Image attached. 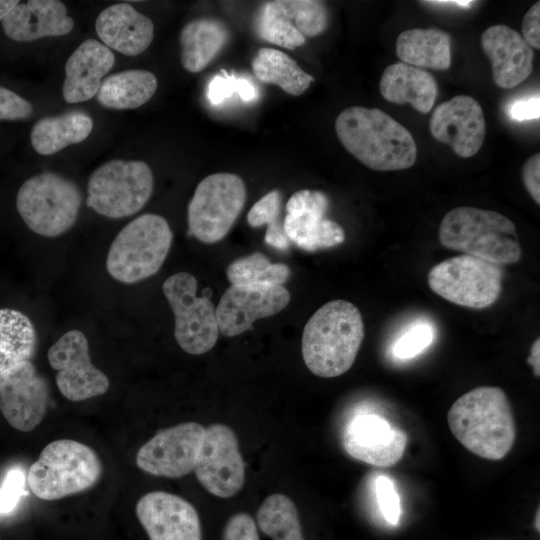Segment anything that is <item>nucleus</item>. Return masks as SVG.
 I'll list each match as a JSON object with an SVG mask.
<instances>
[{"instance_id": "412c9836", "label": "nucleus", "mask_w": 540, "mask_h": 540, "mask_svg": "<svg viewBox=\"0 0 540 540\" xmlns=\"http://www.w3.org/2000/svg\"><path fill=\"white\" fill-rule=\"evenodd\" d=\"M481 46L498 87L512 89L531 75L534 52L516 30L506 25L491 26L482 33Z\"/></svg>"}, {"instance_id": "f3484780", "label": "nucleus", "mask_w": 540, "mask_h": 540, "mask_svg": "<svg viewBox=\"0 0 540 540\" xmlns=\"http://www.w3.org/2000/svg\"><path fill=\"white\" fill-rule=\"evenodd\" d=\"M48 400L47 382L30 361L0 373V411L14 429H35L45 416Z\"/></svg>"}, {"instance_id": "ea45409f", "label": "nucleus", "mask_w": 540, "mask_h": 540, "mask_svg": "<svg viewBox=\"0 0 540 540\" xmlns=\"http://www.w3.org/2000/svg\"><path fill=\"white\" fill-rule=\"evenodd\" d=\"M26 481L22 468L16 466L7 471L0 485V516L11 514L21 498L27 494Z\"/></svg>"}, {"instance_id": "a878e982", "label": "nucleus", "mask_w": 540, "mask_h": 540, "mask_svg": "<svg viewBox=\"0 0 540 540\" xmlns=\"http://www.w3.org/2000/svg\"><path fill=\"white\" fill-rule=\"evenodd\" d=\"M229 37L226 25L217 19L199 18L180 32L181 64L191 73L203 71L220 53Z\"/></svg>"}, {"instance_id": "7ed1b4c3", "label": "nucleus", "mask_w": 540, "mask_h": 540, "mask_svg": "<svg viewBox=\"0 0 540 540\" xmlns=\"http://www.w3.org/2000/svg\"><path fill=\"white\" fill-rule=\"evenodd\" d=\"M363 338L359 309L346 300L329 301L315 311L303 329V360L318 377L340 376L352 367Z\"/></svg>"}, {"instance_id": "f257e3e1", "label": "nucleus", "mask_w": 540, "mask_h": 540, "mask_svg": "<svg viewBox=\"0 0 540 540\" xmlns=\"http://www.w3.org/2000/svg\"><path fill=\"white\" fill-rule=\"evenodd\" d=\"M335 131L344 148L372 170H404L416 161L411 133L379 108H346L335 120Z\"/></svg>"}, {"instance_id": "a211bd4d", "label": "nucleus", "mask_w": 540, "mask_h": 540, "mask_svg": "<svg viewBox=\"0 0 540 540\" xmlns=\"http://www.w3.org/2000/svg\"><path fill=\"white\" fill-rule=\"evenodd\" d=\"M289 301L290 293L283 285H231L216 307L219 333L240 335L256 320L282 311Z\"/></svg>"}, {"instance_id": "cd10ccee", "label": "nucleus", "mask_w": 540, "mask_h": 540, "mask_svg": "<svg viewBox=\"0 0 540 540\" xmlns=\"http://www.w3.org/2000/svg\"><path fill=\"white\" fill-rule=\"evenodd\" d=\"M396 54L402 63L414 67L447 70L451 64L450 36L437 28L408 29L397 38Z\"/></svg>"}, {"instance_id": "f8f14e48", "label": "nucleus", "mask_w": 540, "mask_h": 540, "mask_svg": "<svg viewBox=\"0 0 540 540\" xmlns=\"http://www.w3.org/2000/svg\"><path fill=\"white\" fill-rule=\"evenodd\" d=\"M194 472L204 489L214 496L230 498L242 489L245 464L230 427L212 424L205 428Z\"/></svg>"}, {"instance_id": "4468645a", "label": "nucleus", "mask_w": 540, "mask_h": 540, "mask_svg": "<svg viewBox=\"0 0 540 540\" xmlns=\"http://www.w3.org/2000/svg\"><path fill=\"white\" fill-rule=\"evenodd\" d=\"M204 434L205 428L197 422L163 429L139 448L136 464L154 476H185L194 471Z\"/></svg>"}, {"instance_id": "49530a36", "label": "nucleus", "mask_w": 540, "mask_h": 540, "mask_svg": "<svg viewBox=\"0 0 540 540\" xmlns=\"http://www.w3.org/2000/svg\"><path fill=\"white\" fill-rule=\"evenodd\" d=\"M527 362L532 366L535 376H540V338L532 344Z\"/></svg>"}, {"instance_id": "4be33fe9", "label": "nucleus", "mask_w": 540, "mask_h": 540, "mask_svg": "<svg viewBox=\"0 0 540 540\" xmlns=\"http://www.w3.org/2000/svg\"><path fill=\"white\" fill-rule=\"evenodd\" d=\"M66 6L57 0H29L18 3L1 21L4 33L17 42H31L48 36H62L74 28Z\"/></svg>"}, {"instance_id": "09e8293b", "label": "nucleus", "mask_w": 540, "mask_h": 540, "mask_svg": "<svg viewBox=\"0 0 540 540\" xmlns=\"http://www.w3.org/2000/svg\"><path fill=\"white\" fill-rule=\"evenodd\" d=\"M19 3L18 0H0V21Z\"/></svg>"}, {"instance_id": "5701e85b", "label": "nucleus", "mask_w": 540, "mask_h": 540, "mask_svg": "<svg viewBox=\"0 0 540 540\" xmlns=\"http://www.w3.org/2000/svg\"><path fill=\"white\" fill-rule=\"evenodd\" d=\"M95 29L106 47L127 56L144 52L154 37L152 20L128 3L114 4L100 12Z\"/></svg>"}, {"instance_id": "2f4dec72", "label": "nucleus", "mask_w": 540, "mask_h": 540, "mask_svg": "<svg viewBox=\"0 0 540 540\" xmlns=\"http://www.w3.org/2000/svg\"><path fill=\"white\" fill-rule=\"evenodd\" d=\"M257 527L273 540H304L295 503L286 495H269L256 514Z\"/></svg>"}, {"instance_id": "58836bf2", "label": "nucleus", "mask_w": 540, "mask_h": 540, "mask_svg": "<svg viewBox=\"0 0 540 540\" xmlns=\"http://www.w3.org/2000/svg\"><path fill=\"white\" fill-rule=\"evenodd\" d=\"M380 512L387 523L398 525L401 518V501L391 478L379 475L374 486Z\"/></svg>"}, {"instance_id": "6ab92c4d", "label": "nucleus", "mask_w": 540, "mask_h": 540, "mask_svg": "<svg viewBox=\"0 0 540 540\" xmlns=\"http://www.w3.org/2000/svg\"><path fill=\"white\" fill-rule=\"evenodd\" d=\"M135 513L149 540H202L196 509L178 495L149 492L138 500Z\"/></svg>"}, {"instance_id": "aec40b11", "label": "nucleus", "mask_w": 540, "mask_h": 540, "mask_svg": "<svg viewBox=\"0 0 540 540\" xmlns=\"http://www.w3.org/2000/svg\"><path fill=\"white\" fill-rule=\"evenodd\" d=\"M432 136L449 144L462 158L474 156L482 147L486 121L480 104L467 95H457L439 104L430 118Z\"/></svg>"}, {"instance_id": "1a4fd4ad", "label": "nucleus", "mask_w": 540, "mask_h": 540, "mask_svg": "<svg viewBox=\"0 0 540 540\" xmlns=\"http://www.w3.org/2000/svg\"><path fill=\"white\" fill-rule=\"evenodd\" d=\"M246 195L245 183L236 174L218 172L206 176L188 204L190 234L208 244L223 239L243 210Z\"/></svg>"}, {"instance_id": "2eb2a0df", "label": "nucleus", "mask_w": 540, "mask_h": 540, "mask_svg": "<svg viewBox=\"0 0 540 540\" xmlns=\"http://www.w3.org/2000/svg\"><path fill=\"white\" fill-rule=\"evenodd\" d=\"M329 200L318 190L296 191L286 203L284 232L290 242L306 251L331 248L345 241L343 228L325 218Z\"/></svg>"}, {"instance_id": "39448f33", "label": "nucleus", "mask_w": 540, "mask_h": 540, "mask_svg": "<svg viewBox=\"0 0 540 540\" xmlns=\"http://www.w3.org/2000/svg\"><path fill=\"white\" fill-rule=\"evenodd\" d=\"M102 464L89 446L72 439L47 444L30 466L27 483L32 493L47 501L81 493L94 486Z\"/></svg>"}, {"instance_id": "7c9ffc66", "label": "nucleus", "mask_w": 540, "mask_h": 540, "mask_svg": "<svg viewBox=\"0 0 540 540\" xmlns=\"http://www.w3.org/2000/svg\"><path fill=\"white\" fill-rule=\"evenodd\" d=\"M36 331L21 311L0 309V373L25 361L35 352Z\"/></svg>"}, {"instance_id": "a18cd8bd", "label": "nucleus", "mask_w": 540, "mask_h": 540, "mask_svg": "<svg viewBox=\"0 0 540 540\" xmlns=\"http://www.w3.org/2000/svg\"><path fill=\"white\" fill-rule=\"evenodd\" d=\"M508 113L515 121H527L538 119L540 115V100L539 96L521 98L513 101Z\"/></svg>"}, {"instance_id": "423d86ee", "label": "nucleus", "mask_w": 540, "mask_h": 540, "mask_svg": "<svg viewBox=\"0 0 540 540\" xmlns=\"http://www.w3.org/2000/svg\"><path fill=\"white\" fill-rule=\"evenodd\" d=\"M167 220L153 213L129 222L116 235L106 258V269L117 281L132 284L159 271L172 244Z\"/></svg>"}, {"instance_id": "c756f323", "label": "nucleus", "mask_w": 540, "mask_h": 540, "mask_svg": "<svg viewBox=\"0 0 540 540\" xmlns=\"http://www.w3.org/2000/svg\"><path fill=\"white\" fill-rule=\"evenodd\" d=\"M251 67L259 80L277 85L292 96L302 95L314 81V77L306 73L293 58L274 48H260Z\"/></svg>"}, {"instance_id": "b1692460", "label": "nucleus", "mask_w": 540, "mask_h": 540, "mask_svg": "<svg viewBox=\"0 0 540 540\" xmlns=\"http://www.w3.org/2000/svg\"><path fill=\"white\" fill-rule=\"evenodd\" d=\"M114 62V53L104 44L95 39L82 42L65 64L64 100L74 104L96 96Z\"/></svg>"}, {"instance_id": "8fccbe9b", "label": "nucleus", "mask_w": 540, "mask_h": 540, "mask_svg": "<svg viewBox=\"0 0 540 540\" xmlns=\"http://www.w3.org/2000/svg\"><path fill=\"white\" fill-rule=\"evenodd\" d=\"M539 509L537 510V518H535V528L539 531Z\"/></svg>"}, {"instance_id": "ddd939ff", "label": "nucleus", "mask_w": 540, "mask_h": 540, "mask_svg": "<svg viewBox=\"0 0 540 540\" xmlns=\"http://www.w3.org/2000/svg\"><path fill=\"white\" fill-rule=\"evenodd\" d=\"M47 358L57 371L56 385L68 400L83 401L108 391L109 379L92 364L83 332H66L48 349Z\"/></svg>"}, {"instance_id": "de8ad7c7", "label": "nucleus", "mask_w": 540, "mask_h": 540, "mask_svg": "<svg viewBox=\"0 0 540 540\" xmlns=\"http://www.w3.org/2000/svg\"><path fill=\"white\" fill-rule=\"evenodd\" d=\"M424 3H430L432 5H446L453 7H462L469 8L472 6L473 1L471 0H441V1H425Z\"/></svg>"}, {"instance_id": "a19ab883", "label": "nucleus", "mask_w": 540, "mask_h": 540, "mask_svg": "<svg viewBox=\"0 0 540 540\" xmlns=\"http://www.w3.org/2000/svg\"><path fill=\"white\" fill-rule=\"evenodd\" d=\"M33 113L32 104L14 91L0 86V120H22Z\"/></svg>"}, {"instance_id": "20e7f679", "label": "nucleus", "mask_w": 540, "mask_h": 540, "mask_svg": "<svg viewBox=\"0 0 540 540\" xmlns=\"http://www.w3.org/2000/svg\"><path fill=\"white\" fill-rule=\"evenodd\" d=\"M438 235L443 247L500 266L516 263L522 256L514 223L495 211L456 207L443 217Z\"/></svg>"}, {"instance_id": "4c0bfd02", "label": "nucleus", "mask_w": 540, "mask_h": 540, "mask_svg": "<svg viewBox=\"0 0 540 540\" xmlns=\"http://www.w3.org/2000/svg\"><path fill=\"white\" fill-rule=\"evenodd\" d=\"M222 75H216L209 84L208 98L213 104H220L222 101L239 93L243 100H253L256 96L255 88L247 80L227 75L223 70Z\"/></svg>"}, {"instance_id": "72a5a7b5", "label": "nucleus", "mask_w": 540, "mask_h": 540, "mask_svg": "<svg viewBox=\"0 0 540 540\" xmlns=\"http://www.w3.org/2000/svg\"><path fill=\"white\" fill-rule=\"evenodd\" d=\"M255 29L261 39L271 44L294 50L306 38L296 29L279 1L265 2L257 14Z\"/></svg>"}, {"instance_id": "f704fd0d", "label": "nucleus", "mask_w": 540, "mask_h": 540, "mask_svg": "<svg viewBox=\"0 0 540 540\" xmlns=\"http://www.w3.org/2000/svg\"><path fill=\"white\" fill-rule=\"evenodd\" d=\"M282 195L275 189L261 197L249 210L247 222L253 228L267 225L265 242L269 246L285 251L289 248L288 240L283 223L280 221Z\"/></svg>"}, {"instance_id": "c9c22d12", "label": "nucleus", "mask_w": 540, "mask_h": 540, "mask_svg": "<svg viewBox=\"0 0 540 540\" xmlns=\"http://www.w3.org/2000/svg\"><path fill=\"white\" fill-rule=\"evenodd\" d=\"M280 5L305 38L321 34L328 25V10L322 1L284 0Z\"/></svg>"}, {"instance_id": "e433bc0d", "label": "nucleus", "mask_w": 540, "mask_h": 540, "mask_svg": "<svg viewBox=\"0 0 540 540\" xmlns=\"http://www.w3.org/2000/svg\"><path fill=\"white\" fill-rule=\"evenodd\" d=\"M434 336V326L430 322L415 320L398 335L392 345V354L397 359H412L432 344Z\"/></svg>"}, {"instance_id": "393cba45", "label": "nucleus", "mask_w": 540, "mask_h": 540, "mask_svg": "<svg viewBox=\"0 0 540 540\" xmlns=\"http://www.w3.org/2000/svg\"><path fill=\"white\" fill-rule=\"evenodd\" d=\"M379 89L388 102L409 103L423 114L431 111L438 95V84L431 73L402 62L389 65L384 70Z\"/></svg>"}, {"instance_id": "9d476101", "label": "nucleus", "mask_w": 540, "mask_h": 540, "mask_svg": "<svg viewBox=\"0 0 540 540\" xmlns=\"http://www.w3.org/2000/svg\"><path fill=\"white\" fill-rule=\"evenodd\" d=\"M503 276L500 265L463 254L433 266L427 280L430 289L443 299L463 307L483 309L499 298Z\"/></svg>"}, {"instance_id": "37998d69", "label": "nucleus", "mask_w": 540, "mask_h": 540, "mask_svg": "<svg viewBox=\"0 0 540 540\" xmlns=\"http://www.w3.org/2000/svg\"><path fill=\"white\" fill-rule=\"evenodd\" d=\"M522 178L524 185L533 198L540 204V154L537 152L530 156L523 164Z\"/></svg>"}, {"instance_id": "9b49d317", "label": "nucleus", "mask_w": 540, "mask_h": 540, "mask_svg": "<svg viewBox=\"0 0 540 540\" xmlns=\"http://www.w3.org/2000/svg\"><path fill=\"white\" fill-rule=\"evenodd\" d=\"M162 289L174 314V337L181 349L191 355L211 350L219 335L216 308L208 296L196 295V278L178 272L164 281Z\"/></svg>"}, {"instance_id": "0eeeda50", "label": "nucleus", "mask_w": 540, "mask_h": 540, "mask_svg": "<svg viewBox=\"0 0 540 540\" xmlns=\"http://www.w3.org/2000/svg\"><path fill=\"white\" fill-rule=\"evenodd\" d=\"M81 202L82 194L74 182L54 172H42L19 188L16 208L33 232L57 237L74 225Z\"/></svg>"}, {"instance_id": "bb28decb", "label": "nucleus", "mask_w": 540, "mask_h": 540, "mask_svg": "<svg viewBox=\"0 0 540 540\" xmlns=\"http://www.w3.org/2000/svg\"><path fill=\"white\" fill-rule=\"evenodd\" d=\"M92 129V118L80 110L44 117L31 130V144L37 153L48 156L84 141Z\"/></svg>"}, {"instance_id": "c85d7f7f", "label": "nucleus", "mask_w": 540, "mask_h": 540, "mask_svg": "<svg viewBox=\"0 0 540 540\" xmlns=\"http://www.w3.org/2000/svg\"><path fill=\"white\" fill-rule=\"evenodd\" d=\"M158 86L156 76L144 69H129L105 78L96 95L106 108L127 110L147 103Z\"/></svg>"}, {"instance_id": "79ce46f5", "label": "nucleus", "mask_w": 540, "mask_h": 540, "mask_svg": "<svg viewBox=\"0 0 540 540\" xmlns=\"http://www.w3.org/2000/svg\"><path fill=\"white\" fill-rule=\"evenodd\" d=\"M222 540H260L255 520L244 512L234 514L225 524Z\"/></svg>"}, {"instance_id": "f03ea898", "label": "nucleus", "mask_w": 540, "mask_h": 540, "mask_svg": "<svg viewBox=\"0 0 540 540\" xmlns=\"http://www.w3.org/2000/svg\"><path fill=\"white\" fill-rule=\"evenodd\" d=\"M447 421L454 437L484 459L501 460L513 447L512 407L499 387L481 386L463 394L449 409Z\"/></svg>"}, {"instance_id": "c03bdc74", "label": "nucleus", "mask_w": 540, "mask_h": 540, "mask_svg": "<svg viewBox=\"0 0 540 540\" xmlns=\"http://www.w3.org/2000/svg\"><path fill=\"white\" fill-rule=\"evenodd\" d=\"M525 42L535 49H540V2H536L522 19V35Z\"/></svg>"}, {"instance_id": "dca6fc26", "label": "nucleus", "mask_w": 540, "mask_h": 540, "mask_svg": "<svg viewBox=\"0 0 540 540\" xmlns=\"http://www.w3.org/2000/svg\"><path fill=\"white\" fill-rule=\"evenodd\" d=\"M407 442V434L402 429L372 412L356 414L342 433V446L350 457L379 467L399 462Z\"/></svg>"}, {"instance_id": "473e14b6", "label": "nucleus", "mask_w": 540, "mask_h": 540, "mask_svg": "<svg viewBox=\"0 0 540 540\" xmlns=\"http://www.w3.org/2000/svg\"><path fill=\"white\" fill-rule=\"evenodd\" d=\"M290 269L283 263H271L259 252L233 261L227 268V278L232 285H283Z\"/></svg>"}, {"instance_id": "6e6552de", "label": "nucleus", "mask_w": 540, "mask_h": 540, "mask_svg": "<svg viewBox=\"0 0 540 540\" xmlns=\"http://www.w3.org/2000/svg\"><path fill=\"white\" fill-rule=\"evenodd\" d=\"M153 186V174L147 163L114 159L91 174L86 204L108 218L128 217L144 207Z\"/></svg>"}]
</instances>
